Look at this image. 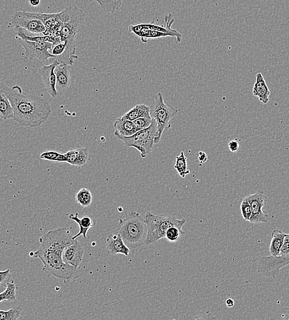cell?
Here are the masks:
<instances>
[{"label":"cell","instance_id":"cell-5","mask_svg":"<svg viewBox=\"0 0 289 320\" xmlns=\"http://www.w3.org/2000/svg\"><path fill=\"white\" fill-rule=\"evenodd\" d=\"M59 18L62 23L60 31L61 40L75 37L85 29V15L76 6H68L59 13Z\"/></svg>","mask_w":289,"mask_h":320},{"label":"cell","instance_id":"cell-33","mask_svg":"<svg viewBox=\"0 0 289 320\" xmlns=\"http://www.w3.org/2000/svg\"><path fill=\"white\" fill-rule=\"evenodd\" d=\"M138 131L148 128L152 122L151 117H142L133 121Z\"/></svg>","mask_w":289,"mask_h":320},{"label":"cell","instance_id":"cell-26","mask_svg":"<svg viewBox=\"0 0 289 320\" xmlns=\"http://www.w3.org/2000/svg\"><path fill=\"white\" fill-rule=\"evenodd\" d=\"M174 168L182 178H185L186 176L189 175L190 171L187 169V158L185 156L184 152H181L180 155L176 157Z\"/></svg>","mask_w":289,"mask_h":320},{"label":"cell","instance_id":"cell-7","mask_svg":"<svg viewBox=\"0 0 289 320\" xmlns=\"http://www.w3.org/2000/svg\"><path fill=\"white\" fill-rule=\"evenodd\" d=\"M156 132V123L152 120L151 124L148 128L138 131L129 137L114 136L128 147L135 148L140 153L141 157L144 159L151 152L154 147Z\"/></svg>","mask_w":289,"mask_h":320},{"label":"cell","instance_id":"cell-30","mask_svg":"<svg viewBox=\"0 0 289 320\" xmlns=\"http://www.w3.org/2000/svg\"><path fill=\"white\" fill-rule=\"evenodd\" d=\"M185 232L179 228L172 226L166 230L165 238L171 243L177 241L179 240L181 235L185 234Z\"/></svg>","mask_w":289,"mask_h":320},{"label":"cell","instance_id":"cell-29","mask_svg":"<svg viewBox=\"0 0 289 320\" xmlns=\"http://www.w3.org/2000/svg\"><path fill=\"white\" fill-rule=\"evenodd\" d=\"M22 309L15 307L8 310H0V320H16L20 317Z\"/></svg>","mask_w":289,"mask_h":320},{"label":"cell","instance_id":"cell-15","mask_svg":"<svg viewBox=\"0 0 289 320\" xmlns=\"http://www.w3.org/2000/svg\"><path fill=\"white\" fill-rule=\"evenodd\" d=\"M105 246L107 253L112 256L122 255L128 256L130 253V249L124 244L121 235L115 230L107 238Z\"/></svg>","mask_w":289,"mask_h":320},{"label":"cell","instance_id":"cell-27","mask_svg":"<svg viewBox=\"0 0 289 320\" xmlns=\"http://www.w3.org/2000/svg\"><path fill=\"white\" fill-rule=\"evenodd\" d=\"M40 158L46 161L58 162V163H65L66 161L64 154H61L60 152L53 151V150L42 152L40 155Z\"/></svg>","mask_w":289,"mask_h":320},{"label":"cell","instance_id":"cell-4","mask_svg":"<svg viewBox=\"0 0 289 320\" xmlns=\"http://www.w3.org/2000/svg\"><path fill=\"white\" fill-rule=\"evenodd\" d=\"M144 220L147 227L145 245L156 243L165 238L166 230L172 226L182 230L186 222L185 219L178 220L174 216L157 215L152 212H147Z\"/></svg>","mask_w":289,"mask_h":320},{"label":"cell","instance_id":"cell-25","mask_svg":"<svg viewBox=\"0 0 289 320\" xmlns=\"http://www.w3.org/2000/svg\"><path fill=\"white\" fill-rule=\"evenodd\" d=\"M77 203L83 207H88L92 203L93 196L90 190L87 188H82L75 195Z\"/></svg>","mask_w":289,"mask_h":320},{"label":"cell","instance_id":"cell-12","mask_svg":"<svg viewBox=\"0 0 289 320\" xmlns=\"http://www.w3.org/2000/svg\"><path fill=\"white\" fill-rule=\"evenodd\" d=\"M252 206V215L249 222L252 223H266L269 216L264 213L263 208L266 206L267 196L264 192L259 191L247 197Z\"/></svg>","mask_w":289,"mask_h":320},{"label":"cell","instance_id":"cell-11","mask_svg":"<svg viewBox=\"0 0 289 320\" xmlns=\"http://www.w3.org/2000/svg\"><path fill=\"white\" fill-rule=\"evenodd\" d=\"M12 20L15 23V27H20L30 34L43 35L46 30L43 23L41 20L30 16L29 12H16L12 16Z\"/></svg>","mask_w":289,"mask_h":320},{"label":"cell","instance_id":"cell-17","mask_svg":"<svg viewBox=\"0 0 289 320\" xmlns=\"http://www.w3.org/2000/svg\"><path fill=\"white\" fill-rule=\"evenodd\" d=\"M56 78V89L60 91H67L70 85V66L58 63L55 69Z\"/></svg>","mask_w":289,"mask_h":320},{"label":"cell","instance_id":"cell-38","mask_svg":"<svg viewBox=\"0 0 289 320\" xmlns=\"http://www.w3.org/2000/svg\"><path fill=\"white\" fill-rule=\"evenodd\" d=\"M225 303L227 307L232 308L234 307V301L231 298H227L225 300Z\"/></svg>","mask_w":289,"mask_h":320},{"label":"cell","instance_id":"cell-13","mask_svg":"<svg viewBox=\"0 0 289 320\" xmlns=\"http://www.w3.org/2000/svg\"><path fill=\"white\" fill-rule=\"evenodd\" d=\"M84 247L75 240L74 243L65 247L62 254V260L68 265L78 269L83 260Z\"/></svg>","mask_w":289,"mask_h":320},{"label":"cell","instance_id":"cell-31","mask_svg":"<svg viewBox=\"0 0 289 320\" xmlns=\"http://www.w3.org/2000/svg\"><path fill=\"white\" fill-rule=\"evenodd\" d=\"M11 274L10 270H0V293L5 290L10 283Z\"/></svg>","mask_w":289,"mask_h":320},{"label":"cell","instance_id":"cell-37","mask_svg":"<svg viewBox=\"0 0 289 320\" xmlns=\"http://www.w3.org/2000/svg\"><path fill=\"white\" fill-rule=\"evenodd\" d=\"M198 159L201 163H206V162L208 160L207 155L203 152H200L199 153Z\"/></svg>","mask_w":289,"mask_h":320},{"label":"cell","instance_id":"cell-19","mask_svg":"<svg viewBox=\"0 0 289 320\" xmlns=\"http://www.w3.org/2000/svg\"><path fill=\"white\" fill-rule=\"evenodd\" d=\"M253 95L259 99L260 102L264 104H267L269 102L271 92L261 73H258L256 75V81L253 88Z\"/></svg>","mask_w":289,"mask_h":320},{"label":"cell","instance_id":"cell-28","mask_svg":"<svg viewBox=\"0 0 289 320\" xmlns=\"http://www.w3.org/2000/svg\"><path fill=\"white\" fill-rule=\"evenodd\" d=\"M16 300V289L13 281L8 284L5 290L0 293V302L3 301L13 302Z\"/></svg>","mask_w":289,"mask_h":320},{"label":"cell","instance_id":"cell-32","mask_svg":"<svg viewBox=\"0 0 289 320\" xmlns=\"http://www.w3.org/2000/svg\"><path fill=\"white\" fill-rule=\"evenodd\" d=\"M241 211L242 215L244 220L248 221L250 220L251 215H252V206L250 202L248 201V198H244L241 204Z\"/></svg>","mask_w":289,"mask_h":320},{"label":"cell","instance_id":"cell-2","mask_svg":"<svg viewBox=\"0 0 289 320\" xmlns=\"http://www.w3.org/2000/svg\"><path fill=\"white\" fill-rule=\"evenodd\" d=\"M65 248L62 244L52 241L40 242L37 251L32 257L39 259L43 263V271L49 277H54L64 283L78 278V269L65 263L62 254Z\"/></svg>","mask_w":289,"mask_h":320},{"label":"cell","instance_id":"cell-35","mask_svg":"<svg viewBox=\"0 0 289 320\" xmlns=\"http://www.w3.org/2000/svg\"><path fill=\"white\" fill-rule=\"evenodd\" d=\"M228 147L230 151L232 153H236L239 151V149H240V145L237 140H232L229 142Z\"/></svg>","mask_w":289,"mask_h":320},{"label":"cell","instance_id":"cell-20","mask_svg":"<svg viewBox=\"0 0 289 320\" xmlns=\"http://www.w3.org/2000/svg\"><path fill=\"white\" fill-rule=\"evenodd\" d=\"M114 127L116 129L114 135H119L123 137H129L138 131L133 121L122 119L121 117L119 118L115 121Z\"/></svg>","mask_w":289,"mask_h":320},{"label":"cell","instance_id":"cell-22","mask_svg":"<svg viewBox=\"0 0 289 320\" xmlns=\"http://www.w3.org/2000/svg\"><path fill=\"white\" fill-rule=\"evenodd\" d=\"M286 235L287 234L279 229H275L272 231V240L269 248L270 253L271 255L279 256L281 246L284 243V238Z\"/></svg>","mask_w":289,"mask_h":320},{"label":"cell","instance_id":"cell-16","mask_svg":"<svg viewBox=\"0 0 289 320\" xmlns=\"http://www.w3.org/2000/svg\"><path fill=\"white\" fill-rule=\"evenodd\" d=\"M64 154L66 160L65 163L80 168L86 165L90 159L89 150L85 147L75 148Z\"/></svg>","mask_w":289,"mask_h":320},{"label":"cell","instance_id":"cell-8","mask_svg":"<svg viewBox=\"0 0 289 320\" xmlns=\"http://www.w3.org/2000/svg\"><path fill=\"white\" fill-rule=\"evenodd\" d=\"M76 49V37H71L53 43L50 53L53 56L54 60L57 61L58 63L70 66L74 64L75 60L79 59Z\"/></svg>","mask_w":289,"mask_h":320},{"label":"cell","instance_id":"cell-1","mask_svg":"<svg viewBox=\"0 0 289 320\" xmlns=\"http://www.w3.org/2000/svg\"><path fill=\"white\" fill-rule=\"evenodd\" d=\"M0 90L8 98L13 109V119L19 125L37 128L48 119L51 107L43 99L23 95L20 86L9 87L4 82H0Z\"/></svg>","mask_w":289,"mask_h":320},{"label":"cell","instance_id":"cell-24","mask_svg":"<svg viewBox=\"0 0 289 320\" xmlns=\"http://www.w3.org/2000/svg\"><path fill=\"white\" fill-rule=\"evenodd\" d=\"M96 2L103 11L107 13H113L121 8L124 0H89Z\"/></svg>","mask_w":289,"mask_h":320},{"label":"cell","instance_id":"cell-23","mask_svg":"<svg viewBox=\"0 0 289 320\" xmlns=\"http://www.w3.org/2000/svg\"><path fill=\"white\" fill-rule=\"evenodd\" d=\"M14 112L7 96L0 90V118L4 120L13 119Z\"/></svg>","mask_w":289,"mask_h":320},{"label":"cell","instance_id":"cell-6","mask_svg":"<svg viewBox=\"0 0 289 320\" xmlns=\"http://www.w3.org/2000/svg\"><path fill=\"white\" fill-rule=\"evenodd\" d=\"M178 110L164 102L162 93H157L152 107H150V115L157 125L156 136L154 138V144L159 143L161 140L162 134L166 129L170 128V121L177 114Z\"/></svg>","mask_w":289,"mask_h":320},{"label":"cell","instance_id":"cell-14","mask_svg":"<svg viewBox=\"0 0 289 320\" xmlns=\"http://www.w3.org/2000/svg\"><path fill=\"white\" fill-rule=\"evenodd\" d=\"M58 64L57 61L53 60L51 64L44 65L39 70L43 80L44 88L47 93L52 98H56L58 95V90L56 89V78L55 69Z\"/></svg>","mask_w":289,"mask_h":320},{"label":"cell","instance_id":"cell-9","mask_svg":"<svg viewBox=\"0 0 289 320\" xmlns=\"http://www.w3.org/2000/svg\"><path fill=\"white\" fill-rule=\"evenodd\" d=\"M289 264V255L262 256L258 261L257 271L262 276L275 278Z\"/></svg>","mask_w":289,"mask_h":320},{"label":"cell","instance_id":"cell-10","mask_svg":"<svg viewBox=\"0 0 289 320\" xmlns=\"http://www.w3.org/2000/svg\"><path fill=\"white\" fill-rule=\"evenodd\" d=\"M22 46L24 50L25 58L29 60H46L49 59H53V56L51 55L50 50L53 43L46 41H27L16 38Z\"/></svg>","mask_w":289,"mask_h":320},{"label":"cell","instance_id":"cell-18","mask_svg":"<svg viewBox=\"0 0 289 320\" xmlns=\"http://www.w3.org/2000/svg\"><path fill=\"white\" fill-rule=\"evenodd\" d=\"M69 218L70 220H74L75 222L78 223L79 226V233L77 235L72 236L73 240H76L77 238L81 237V235L83 236L84 239H86L89 230L91 228L95 227L96 223V221L90 216H84L82 218H80L78 213L71 214L69 215Z\"/></svg>","mask_w":289,"mask_h":320},{"label":"cell","instance_id":"cell-36","mask_svg":"<svg viewBox=\"0 0 289 320\" xmlns=\"http://www.w3.org/2000/svg\"><path fill=\"white\" fill-rule=\"evenodd\" d=\"M196 319L199 320H207V319H215L214 317H212V314L209 311L204 313V314L200 315Z\"/></svg>","mask_w":289,"mask_h":320},{"label":"cell","instance_id":"cell-21","mask_svg":"<svg viewBox=\"0 0 289 320\" xmlns=\"http://www.w3.org/2000/svg\"><path fill=\"white\" fill-rule=\"evenodd\" d=\"M150 107L145 104H137L133 107L130 111L126 112L122 119L133 121L139 118L150 117Z\"/></svg>","mask_w":289,"mask_h":320},{"label":"cell","instance_id":"cell-39","mask_svg":"<svg viewBox=\"0 0 289 320\" xmlns=\"http://www.w3.org/2000/svg\"><path fill=\"white\" fill-rule=\"evenodd\" d=\"M29 4L32 6L36 7L41 3V0H29Z\"/></svg>","mask_w":289,"mask_h":320},{"label":"cell","instance_id":"cell-34","mask_svg":"<svg viewBox=\"0 0 289 320\" xmlns=\"http://www.w3.org/2000/svg\"><path fill=\"white\" fill-rule=\"evenodd\" d=\"M279 255H289V235L287 234Z\"/></svg>","mask_w":289,"mask_h":320},{"label":"cell","instance_id":"cell-3","mask_svg":"<svg viewBox=\"0 0 289 320\" xmlns=\"http://www.w3.org/2000/svg\"><path fill=\"white\" fill-rule=\"evenodd\" d=\"M115 231L121 235L130 251L145 245L147 225L144 218L138 212L131 211L127 215L120 218Z\"/></svg>","mask_w":289,"mask_h":320}]
</instances>
